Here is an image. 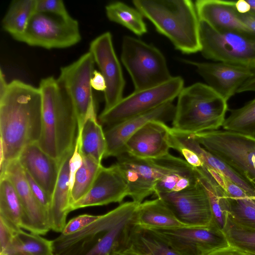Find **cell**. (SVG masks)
I'll return each instance as SVG.
<instances>
[{
  "label": "cell",
  "mask_w": 255,
  "mask_h": 255,
  "mask_svg": "<svg viewBox=\"0 0 255 255\" xmlns=\"http://www.w3.org/2000/svg\"><path fill=\"white\" fill-rule=\"evenodd\" d=\"M105 9L110 21L124 26L138 36L147 32L143 16L136 8L123 2L116 1L107 5Z\"/></svg>",
  "instance_id": "obj_31"
},
{
  "label": "cell",
  "mask_w": 255,
  "mask_h": 255,
  "mask_svg": "<svg viewBox=\"0 0 255 255\" xmlns=\"http://www.w3.org/2000/svg\"><path fill=\"white\" fill-rule=\"evenodd\" d=\"M251 199L255 201V196L253 197H250Z\"/></svg>",
  "instance_id": "obj_51"
},
{
  "label": "cell",
  "mask_w": 255,
  "mask_h": 255,
  "mask_svg": "<svg viewBox=\"0 0 255 255\" xmlns=\"http://www.w3.org/2000/svg\"><path fill=\"white\" fill-rule=\"evenodd\" d=\"M128 196V188L119 166L116 163L103 167L88 193L70 206V211L87 207L121 203Z\"/></svg>",
  "instance_id": "obj_17"
},
{
  "label": "cell",
  "mask_w": 255,
  "mask_h": 255,
  "mask_svg": "<svg viewBox=\"0 0 255 255\" xmlns=\"http://www.w3.org/2000/svg\"><path fill=\"white\" fill-rule=\"evenodd\" d=\"M206 255H255V253L248 252L229 245L215 250Z\"/></svg>",
  "instance_id": "obj_43"
},
{
  "label": "cell",
  "mask_w": 255,
  "mask_h": 255,
  "mask_svg": "<svg viewBox=\"0 0 255 255\" xmlns=\"http://www.w3.org/2000/svg\"><path fill=\"white\" fill-rule=\"evenodd\" d=\"M22 167L51 197L60 164L46 154L37 142L26 146L18 158Z\"/></svg>",
  "instance_id": "obj_22"
},
{
  "label": "cell",
  "mask_w": 255,
  "mask_h": 255,
  "mask_svg": "<svg viewBox=\"0 0 255 255\" xmlns=\"http://www.w3.org/2000/svg\"><path fill=\"white\" fill-rule=\"evenodd\" d=\"M139 204L126 202L68 236L52 240L54 255H111L127 247L131 220Z\"/></svg>",
  "instance_id": "obj_2"
},
{
  "label": "cell",
  "mask_w": 255,
  "mask_h": 255,
  "mask_svg": "<svg viewBox=\"0 0 255 255\" xmlns=\"http://www.w3.org/2000/svg\"><path fill=\"white\" fill-rule=\"evenodd\" d=\"M239 16L242 20L249 27L255 36V14L249 12L246 14H240Z\"/></svg>",
  "instance_id": "obj_46"
},
{
  "label": "cell",
  "mask_w": 255,
  "mask_h": 255,
  "mask_svg": "<svg viewBox=\"0 0 255 255\" xmlns=\"http://www.w3.org/2000/svg\"><path fill=\"white\" fill-rule=\"evenodd\" d=\"M111 255H139L130 247H126L114 252Z\"/></svg>",
  "instance_id": "obj_49"
},
{
  "label": "cell",
  "mask_w": 255,
  "mask_h": 255,
  "mask_svg": "<svg viewBox=\"0 0 255 255\" xmlns=\"http://www.w3.org/2000/svg\"><path fill=\"white\" fill-rule=\"evenodd\" d=\"M225 130L255 137V98L232 110L223 125Z\"/></svg>",
  "instance_id": "obj_33"
},
{
  "label": "cell",
  "mask_w": 255,
  "mask_h": 255,
  "mask_svg": "<svg viewBox=\"0 0 255 255\" xmlns=\"http://www.w3.org/2000/svg\"><path fill=\"white\" fill-rule=\"evenodd\" d=\"M82 156L89 157L101 163L107 149V142L102 125L97 116L88 118L79 130L77 139Z\"/></svg>",
  "instance_id": "obj_27"
},
{
  "label": "cell",
  "mask_w": 255,
  "mask_h": 255,
  "mask_svg": "<svg viewBox=\"0 0 255 255\" xmlns=\"http://www.w3.org/2000/svg\"><path fill=\"white\" fill-rule=\"evenodd\" d=\"M205 167L228 197L236 198L250 196L242 188L222 174L210 168Z\"/></svg>",
  "instance_id": "obj_37"
},
{
  "label": "cell",
  "mask_w": 255,
  "mask_h": 255,
  "mask_svg": "<svg viewBox=\"0 0 255 255\" xmlns=\"http://www.w3.org/2000/svg\"><path fill=\"white\" fill-rule=\"evenodd\" d=\"M82 163V156L79 150V143L77 140L74 150L71 157L69 162V186L70 192L74 184L76 173L79 168L80 167Z\"/></svg>",
  "instance_id": "obj_42"
},
{
  "label": "cell",
  "mask_w": 255,
  "mask_h": 255,
  "mask_svg": "<svg viewBox=\"0 0 255 255\" xmlns=\"http://www.w3.org/2000/svg\"><path fill=\"white\" fill-rule=\"evenodd\" d=\"M2 175L12 183L21 202L24 216L21 228L40 235L46 234L51 230L48 214L33 194L18 159L8 163L0 172Z\"/></svg>",
  "instance_id": "obj_16"
},
{
  "label": "cell",
  "mask_w": 255,
  "mask_h": 255,
  "mask_svg": "<svg viewBox=\"0 0 255 255\" xmlns=\"http://www.w3.org/2000/svg\"><path fill=\"white\" fill-rule=\"evenodd\" d=\"M175 111V106L172 103H169L106 128L105 135L107 149L104 158L117 157L125 153L127 141L140 128L153 121H160L164 123L172 121Z\"/></svg>",
  "instance_id": "obj_19"
},
{
  "label": "cell",
  "mask_w": 255,
  "mask_h": 255,
  "mask_svg": "<svg viewBox=\"0 0 255 255\" xmlns=\"http://www.w3.org/2000/svg\"><path fill=\"white\" fill-rule=\"evenodd\" d=\"M42 129L39 88L18 80L0 98V172L28 145L38 142Z\"/></svg>",
  "instance_id": "obj_1"
},
{
  "label": "cell",
  "mask_w": 255,
  "mask_h": 255,
  "mask_svg": "<svg viewBox=\"0 0 255 255\" xmlns=\"http://www.w3.org/2000/svg\"><path fill=\"white\" fill-rule=\"evenodd\" d=\"M246 92H255V70L253 71L251 76L238 89L237 93Z\"/></svg>",
  "instance_id": "obj_45"
},
{
  "label": "cell",
  "mask_w": 255,
  "mask_h": 255,
  "mask_svg": "<svg viewBox=\"0 0 255 255\" xmlns=\"http://www.w3.org/2000/svg\"><path fill=\"white\" fill-rule=\"evenodd\" d=\"M131 224L149 229H172L187 226L158 198L139 204L133 215Z\"/></svg>",
  "instance_id": "obj_25"
},
{
  "label": "cell",
  "mask_w": 255,
  "mask_h": 255,
  "mask_svg": "<svg viewBox=\"0 0 255 255\" xmlns=\"http://www.w3.org/2000/svg\"><path fill=\"white\" fill-rule=\"evenodd\" d=\"M184 88V80L172 77L157 86L134 91L99 116L101 124L109 128L145 113L164 104L172 103Z\"/></svg>",
  "instance_id": "obj_10"
},
{
  "label": "cell",
  "mask_w": 255,
  "mask_h": 255,
  "mask_svg": "<svg viewBox=\"0 0 255 255\" xmlns=\"http://www.w3.org/2000/svg\"><path fill=\"white\" fill-rule=\"evenodd\" d=\"M100 216L83 214L75 217L66 223L61 234L68 236L76 233L96 221Z\"/></svg>",
  "instance_id": "obj_39"
},
{
  "label": "cell",
  "mask_w": 255,
  "mask_h": 255,
  "mask_svg": "<svg viewBox=\"0 0 255 255\" xmlns=\"http://www.w3.org/2000/svg\"><path fill=\"white\" fill-rule=\"evenodd\" d=\"M18 231L0 217V255H5L15 233Z\"/></svg>",
  "instance_id": "obj_41"
},
{
  "label": "cell",
  "mask_w": 255,
  "mask_h": 255,
  "mask_svg": "<svg viewBox=\"0 0 255 255\" xmlns=\"http://www.w3.org/2000/svg\"><path fill=\"white\" fill-rule=\"evenodd\" d=\"M36 0H14L2 20L3 29L19 41L36 11Z\"/></svg>",
  "instance_id": "obj_28"
},
{
  "label": "cell",
  "mask_w": 255,
  "mask_h": 255,
  "mask_svg": "<svg viewBox=\"0 0 255 255\" xmlns=\"http://www.w3.org/2000/svg\"><path fill=\"white\" fill-rule=\"evenodd\" d=\"M177 97L172 121L174 130L195 134L223 126L228 101L206 84L197 82L183 88Z\"/></svg>",
  "instance_id": "obj_5"
},
{
  "label": "cell",
  "mask_w": 255,
  "mask_h": 255,
  "mask_svg": "<svg viewBox=\"0 0 255 255\" xmlns=\"http://www.w3.org/2000/svg\"><path fill=\"white\" fill-rule=\"evenodd\" d=\"M170 127L160 121L149 122L127 141L125 152L141 159H157L169 153Z\"/></svg>",
  "instance_id": "obj_20"
},
{
  "label": "cell",
  "mask_w": 255,
  "mask_h": 255,
  "mask_svg": "<svg viewBox=\"0 0 255 255\" xmlns=\"http://www.w3.org/2000/svg\"><path fill=\"white\" fill-rule=\"evenodd\" d=\"M42 129L37 142L46 154L60 164L74 150L79 123L74 106L66 91L52 76L41 80Z\"/></svg>",
  "instance_id": "obj_3"
},
{
  "label": "cell",
  "mask_w": 255,
  "mask_h": 255,
  "mask_svg": "<svg viewBox=\"0 0 255 255\" xmlns=\"http://www.w3.org/2000/svg\"><path fill=\"white\" fill-rule=\"evenodd\" d=\"M91 85L92 89L104 92L106 89V83L102 73L96 70L93 72V76L91 80Z\"/></svg>",
  "instance_id": "obj_44"
},
{
  "label": "cell",
  "mask_w": 255,
  "mask_h": 255,
  "mask_svg": "<svg viewBox=\"0 0 255 255\" xmlns=\"http://www.w3.org/2000/svg\"><path fill=\"white\" fill-rule=\"evenodd\" d=\"M132 3L184 54L200 52V20L190 0H133Z\"/></svg>",
  "instance_id": "obj_4"
},
{
  "label": "cell",
  "mask_w": 255,
  "mask_h": 255,
  "mask_svg": "<svg viewBox=\"0 0 255 255\" xmlns=\"http://www.w3.org/2000/svg\"><path fill=\"white\" fill-rule=\"evenodd\" d=\"M23 216L22 205L13 184L6 176H0V217L19 230Z\"/></svg>",
  "instance_id": "obj_29"
},
{
  "label": "cell",
  "mask_w": 255,
  "mask_h": 255,
  "mask_svg": "<svg viewBox=\"0 0 255 255\" xmlns=\"http://www.w3.org/2000/svg\"><path fill=\"white\" fill-rule=\"evenodd\" d=\"M200 39L206 59L255 70V36L218 31L200 21Z\"/></svg>",
  "instance_id": "obj_9"
},
{
  "label": "cell",
  "mask_w": 255,
  "mask_h": 255,
  "mask_svg": "<svg viewBox=\"0 0 255 255\" xmlns=\"http://www.w3.org/2000/svg\"><path fill=\"white\" fill-rule=\"evenodd\" d=\"M162 200L178 220L189 227H207L213 221L208 195L198 180L181 191L160 194Z\"/></svg>",
  "instance_id": "obj_14"
},
{
  "label": "cell",
  "mask_w": 255,
  "mask_h": 255,
  "mask_svg": "<svg viewBox=\"0 0 255 255\" xmlns=\"http://www.w3.org/2000/svg\"><path fill=\"white\" fill-rule=\"evenodd\" d=\"M183 61L195 67L206 84L227 101L253 73L249 69L223 62H200L185 59Z\"/></svg>",
  "instance_id": "obj_18"
},
{
  "label": "cell",
  "mask_w": 255,
  "mask_h": 255,
  "mask_svg": "<svg viewBox=\"0 0 255 255\" xmlns=\"http://www.w3.org/2000/svg\"><path fill=\"white\" fill-rule=\"evenodd\" d=\"M171 136L182 145L194 151L204 166L222 174L242 188L250 197L255 196V186L235 171L223 160L204 148L191 134L174 130L171 128Z\"/></svg>",
  "instance_id": "obj_23"
},
{
  "label": "cell",
  "mask_w": 255,
  "mask_h": 255,
  "mask_svg": "<svg viewBox=\"0 0 255 255\" xmlns=\"http://www.w3.org/2000/svg\"><path fill=\"white\" fill-rule=\"evenodd\" d=\"M4 74L1 70L0 71V98L3 96L6 93L8 86Z\"/></svg>",
  "instance_id": "obj_48"
},
{
  "label": "cell",
  "mask_w": 255,
  "mask_h": 255,
  "mask_svg": "<svg viewBox=\"0 0 255 255\" xmlns=\"http://www.w3.org/2000/svg\"><path fill=\"white\" fill-rule=\"evenodd\" d=\"M9 255H54L52 241L40 235L21 229L15 233L6 254Z\"/></svg>",
  "instance_id": "obj_30"
},
{
  "label": "cell",
  "mask_w": 255,
  "mask_h": 255,
  "mask_svg": "<svg viewBox=\"0 0 255 255\" xmlns=\"http://www.w3.org/2000/svg\"><path fill=\"white\" fill-rule=\"evenodd\" d=\"M222 230L229 245L255 253V227L237 223L228 213Z\"/></svg>",
  "instance_id": "obj_35"
},
{
  "label": "cell",
  "mask_w": 255,
  "mask_h": 255,
  "mask_svg": "<svg viewBox=\"0 0 255 255\" xmlns=\"http://www.w3.org/2000/svg\"><path fill=\"white\" fill-rule=\"evenodd\" d=\"M89 52L106 81V89L104 92L105 105L103 110L106 111L123 98L126 84L121 63L113 46L111 33L106 32L92 40Z\"/></svg>",
  "instance_id": "obj_15"
},
{
  "label": "cell",
  "mask_w": 255,
  "mask_h": 255,
  "mask_svg": "<svg viewBox=\"0 0 255 255\" xmlns=\"http://www.w3.org/2000/svg\"><path fill=\"white\" fill-rule=\"evenodd\" d=\"M121 59L130 76L134 91L157 86L172 77L161 52L136 38L123 37Z\"/></svg>",
  "instance_id": "obj_6"
},
{
  "label": "cell",
  "mask_w": 255,
  "mask_h": 255,
  "mask_svg": "<svg viewBox=\"0 0 255 255\" xmlns=\"http://www.w3.org/2000/svg\"><path fill=\"white\" fill-rule=\"evenodd\" d=\"M81 39L79 23L75 19H65L35 12L19 41L31 46L50 49L68 48Z\"/></svg>",
  "instance_id": "obj_11"
},
{
  "label": "cell",
  "mask_w": 255,
  "mask_h": 255,
  "mask_svg": "<svg viewBox=\"0 0 255 255\" xmlns=\"http://www.w3.org/2000/svg\"><path fill=\"white\" fill-rule=\"evenodd\" d=\"M73 151L66 155L60 163L58 179L52 196L48 219L51 230L56 232H62L70 212L69 162Z\"/></svg>",
  "instance_id": "obj_24"
},
{
  "label": "cell",
  "mask_w": 255,
  "mask_h": 255,
  "mask_svg": "<svg viewBox=\"0 0 255 255\" xmlns=\"http://www.w3.org/2000/svg\"><path fill=\"white\" fill-rule=\"evenodd\" d=\"M235 6L237 11L240 14H246L251 11V7L247 0L235 1Z\"/></svg>",
  "instance_id": "obj_47"
},
{
  "label": "cell",
  "mask_w": 255,
  "mask_h": 255,
  "mask_svg": "<svg viewBox=\"0 0 255 255\" xmlns=\"http://www.w3.org/2000/svg\"><path fill=\"white\" fill-rule=\"evenodd\" d=\"M151 230L182 255H206L229 245L223 230L213 219L207 227Z\"/></svg>",
  "instance_id": "obj_13"
},
{
  "label": "cell",
  "mask_w": 255,
  "mask_h": 255,
  "mask_svg": "<svg viewBox=\"0 0 255 255\" xmlns=\"http://www.w3.org/2000/svg\"><path fill=\"white\" fill-rule=\"evenodd\" d=\"M25 173L33 194L42 207L47 213L48 216L51 203V197L27 172L25 171Z\"/></svg>",
  "instance_id": "obj_40"
},
{
  "label": "cell",
  "mask_w": 255,
  "mask_h": 255,
  "mask_svg": "<svg viewBox=\"0 0 255 255\" xmlns=\"http://www.w3.org/2000/svg\"><path fill=\"white\" fill-rule=\"evenodd\" d=\"M95 64L88 51L72 63L61 67L57 78L74 106L79 130L88 118L97 116V105L91 85Z\"/></svg>",
  "instance_id": "obj_12"
},
{
  "label": "cell",
  "mask_w": 255,
  "mask_h": 255,
  "mask_svg": "<svg viewBox=\"0 0 255 255\" xmlns=\"http://www.w3.org/2000/svg\"><path fill=\"white\" fill-rule=\"evenodd\" d=\"M195 5L200 21L205 22L214 30L254 36L239 17L235 1L197 0Z\"/></svg>",
  "instance_id": "obj_21"
},
{
  "label": "cell",
  "mask_w": 255,
  "mask_h": 255,
  "mask_svg": "<svg viewBox=\"0 0 255 255\" xmlns=\"http://www.w3.org/2000/svg\"><path fill=\"white\" fill-rule=\"evenodd\" d=\"M117 157L119 166L128 188V196L140 204L154 194L156 182L186 160L170 153L157 159H141L125 152Z\"/></svg>",
  "instance_id": "obj_8"
},
{
  "label": "cell",
  "mask_w": 255,
  "mask_h": 255,
  "mask_svg": "<svg viewBox=\"0 0 255 255\" xmlns=\"http://www.w3.org/2000/svg\"></svg>",
  "instance_id": "obj_52"
},
{
  "label": "cell",
  "mask_w": 255,
  "mask_h": 255,
  "mask_svg": "<svg viewBox=\"0 0 255 255\" xmlns=\"http://www.w3.org/2000/svg\"><path fill=\"white\" fill-rule=\"evenodd\" d=\"M228 213L237 223L255 227V201L250 196L236 198L228 197Z\"/></svg>",
  "instance_id": "obj_36"
},
{
  "label": "cell",
  "mask_w": 255,
  "mask_h": 255,
  "mask_svg": "<svg viewBox=\"0 0 255 255\" xmlns=\"http://www.w3.org/2000/svg\"><path fill=\"white\" fill-rule=\"evenodd\" d=\"M191 134L207 150L255 186V137L218 129Z\"/></svg>",
  "instance_id": "obj_7"
},
{
  "label": "cell",
  "mask_w": 255,
  "mask_h": 255,
  "mask_svg": "<svg viewBox=\"0 0 255 255\" xmlns=\"http://www.w3.org/2000/svg\"><path fill=\"white\" fill-rule=\"evenodd\" d=\"M102 167L101 163L92 158L82 156V163L76 173L70 192V206L88 193Z\"/></svg>",
  "instance_id": "obj_34"
},
{
  "label": "cell",
  "mask_w": 255,
  "mask_h": 255,
  "mask_svg": "<svg viewBox=\"0 0 255 255\" xmlns=\"http://www.w3.org/2000/svg\"><path fill=\"white\" fill-rule=\"evenodd\" d=\"M251 7L250 12L255 14V0H247Z\"/></svg>",
  "instance_id": "obj_50"
},
{
  "label": "cell",
  "mask_w": 255,
  "mask_h": 255,
  "mask_svg": "<svg viewBox=\"0 0 255 255\" xmlns=\"http://www.w3.org/2000/svg\"><path fill=\"white\" fill-rule=\"evenodd\" d=\"M198 180L196 169L187 161L180 167L170 171L156 183L154 195L181 191Z\"/></svg>",
  "instance_id": "obj_32"
},
{
  "label": "cell",
  "mask_w": 255,
  "mask_h": 255,
  "mask_svg": "<svg viewBox=\"0 0 255 255\" xmlns=\"http://www.w3.org/2000/svg\"><path fill=\"white\" fill-rule=\"evenodd\" d=\"M127 247L139 255H182L154 231L131 224Z\"/></svg>",
  "instance_id": "obj_26"
},
{
  "label": "cell",
  "mask_w": 255,
  "mask_h": 255,
  "mask_svg": "<svg viewBox=\"0 0 255 255\" xmlns=\"http://www.w3.org/2000/svg\"><path fill=\"white\" fill-rule=\"evenodd\" d=\"M35 12L49 14L65 19L72 17L61 0H36Z\"/></svg>",
  "instance_id": "obj_38"
}]
</instances>
